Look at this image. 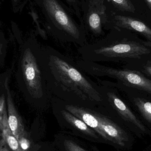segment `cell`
I'll return each mask as SVG.
<instances>
[{
    "instance_id": "obj_3",
    "label": "cell",
    "mask_w": 151,
    "mask_h": 151,
    "mask_svg": "<svg viewBox=\"0 0 151 151\" xmlns=\"http://www.w3.org/2000/svg\"><path fill=\"white\" fill-rule=\"evenodd\" d=\"M35 1L45 18L47 29L52 35L62 41L80 47L86 45L84 22L79 24L75 21L72 15L74 12L69 7L60 0Z\"/></svg>"
},
{
    "instance_id": "obj_18",
    "label": "cell",
    "mask_w": 151,
    "mask_h": 151,
    "mask_svg": "<svg viewBox=\"0 0 151 151\" xmlns=\"http://www.w3.org/2000/svg\"><path fill=\"white\" fill-rule=\"evenodd\" d=\"M7 145L4 140L1 138L0 143V151H10Z\"/></svg>"
},
{
    "instance_id": "obj_15",
    "label": "cell",
    "mask_w": 151,
    "mask_h": 151,
    "mask_svg": "<svg viewBox=\"0 0 151 151\" xmlns=\"http://www.w3.org/2000/svg\"><path fill=\"white\" fill-rule=\"evenodd\" d=\"M20 146L23 151H29L31 147L30 141L26 137V134L20 136L18 139Z\"/></svg>"
},
{
    "instance_id": "obj_8",
    "label": "cell",
    "mask_w": 151,
    "mask_h": 151,
    "mask_svg": "<svg viewBox=\"0 0 151 151\" xmlns=\"http://www.w3.org/2000/svg\"><path fill=\"white\" fill-rule=\"evenodd\" d=\"M108 101L119 114L124 119L134 123L138 128L143 131L145 130L144 126L142 124L137 117L129 109V107L117 96L116 94L113 92H109L107 93Z\"/></svg>"
},
{
    "instance_id": "obj_1",
    "label": "cell",
    "mask_w": 151,
    "mask_h": 151,
    "mask_svg": "<svg viewBox=\"0 0 151 151\" xmlns=\"http://www.w3.org/2000/svg\"><path fill=\"white\" fill-rule=\"evenodd\" d=\"M40 63L51 95L66 103L90 109L102 96L75 62L54 48L42 47Z\"/></svg>"
},
{
    "instance_id": "obj_2",
    "label": "cell",
    "mask_w": 151,
    "mask_h": 151,
    "mask_svg": "<svg viewBox=\"0 0 151 151\" xmlns=\"http://www.w3.org/2000/svg\"><path fill=\"white\" fill-rule=\"evenodd\" d=\"M42 47L34 35L22 45L18 63L16 80L28 104L35 108H47L53 96L49 91L40 63Z\"/></svg>"
},
{
    "instance_id": "obj_9",
    "label": "cell",
    "mask_w": 151,
    "mask_h": 151,
    "mask_svg": "<svg viewBox=\"0 0 151 151\" xmlns=\"http://www.w3.org/2000/svg\"><path fill=\"white\" fill-rule=\"evenodd\" d=\"M114 19L117 26L137 32L151 42V29L144 23L131 17L120 15L115 16Z\"/></svg>"
},
{
    "instance_id": "obj_11",
    "label": "cell",
    "mask_w": 151,
    "mask_h": 151,
    "mask_svg": "<svg viewBox=\"0 0 151 151\" xmlns=\"http://www.w3.org/2000/svg\"><path fill=\"white\" fill-rule=\"evenodd\" d=\"M1 138L12 151H23L21 150L17 139L12 134L10 129H3L1 132Z\"/></svg>"
},
{
    "instance_id": "obj_17",
    "label": "cell",
    "mask_w": 151,
    "mask_h": 151,
    "mask_svg": "<svg viewBox=\"0 0 151 151\" xmlns=\"http://www.w3.org/2000/svg\"><path fill=\"white\" fill-rule=\"evenodd\" d=\"M11 1L12 6L13 10L15 12L19 11L22 9L25 4L22 0H11Z\"/></svg>"
},
{
    "instance_id": "obj_10",
    "label": "cell",
    "mask_w": 151,
    "mask_h": 151,
    "mask_svg": "<svg viewBox=\"0 0 151 151\" xmlns=\"http://www.w3.org/2000/svg\"><path fill=\"white\" fill-rule=\"evenodd\" d=\"M84 12L83 20L85 29L87 28L95 35L102 33V20L100 15L97 10L84 2L81 3Z\"/></svg>"
},
{
    "instance_id": "obj_6",
    "label": "cell",
    "mask_w": 151,
    "mask_h": 151,
    "mask_svg": "<svg viewBox=\"0 0 151 151\" xmlns=\"http://www.w3.org/2000/svg\"><path fill=\"white\" fill-rule=\"evenodd\" d=\"M59 100L66 110L84 122L89 127L95 130L103 138L111 142V139L103 130L99 121L93 113L91 109L69 104L60 99Z\"/></svg>"
},
{
    "instance_id": "obj_5",
    "label": "cell",
    "mask_w": 151,
    "mask_h": 151,
    "mask_svg": "<svg viewBox=\"0 0 151 151\" xmlns=\"http://www.w3.org/2000/svg\"><path fill=\"white\" fill-rule=\"evenodd\" d=\"M98 55L107 58H128L140 59L142 56L148 55L151 50L144 46L134 42H124L93 50Z\"/></svg>"
},
{
    "instance_id": "obj_7",
    "label": "cell",
    "mask_w": 151,
    "mask_h": 151,
    "mask_svg": "<svg viewBox=\"0 0 151 151\" xmlns=\"http://www.w3.org/2000/svg\"><path fill=\"white\" fill-rule=\"evenodd\" d=\"M91 111L99 121L102 129L109 137L111 142L121 146H124V142L127 137L124 131L110 119L92 109Z\"/></svg>"
},
{
    "instance_id": "obj_14",
    "label": "cell",
    "mask_w": 151,
    "mask_h": 151,
    "mask_svg": "<svg viewBox=\"0 0 151 151\" xmlns=\"http://www.w3.org/2000/svg\"><path fill=\"white\" fill-rule=\"evenodd\" d=\"M67 4L69 5V8L74 12V14L79 18L81 23L83 22V19L82 17L80 11V5L79 0H65Z\"/></svg>"
},
{
    "instance_id": "obj_20",
    "label": "cell",
    "mask_w": 151,
    "mask_h": 151,
    "mask_svg": "<svg viewBox=\"0 0 151 151\" xmlns=\"http://www.w3.org/2000/svg\"><path fill=\"white\" fill-rule=\"evenodd\" d=\"M147 5L151 11V0H145Z\"/></svg>"
},
{
    "instance_id": "obj_12",
    "label": "cell",
    "mask_w": 151,
    "mask_h": 151,
    "mask_svg": "<svg viewBox=\"0 0 151 151\" xmlns=\"http://www.w3.org/2000/svg\"><path fill=\"white\" fill-rule=\"evenodd\" d=\"M134 102L142 116L151 124V102L140 98L135 99Z\"/></svg>"
},
{
    "instance_id": "obj_13",
    "label": "cell",
    "mask_w": 151,
    "mask_h": 151,
    "mask_svg": "<svg viewBox=\"0 0 151 151\" xmlns=\"http://www.w3.org/2000/svg\"><path fill=\"white\" fill-rule=\"evenodd\" d=\"M116 9L121 11L134 12L135 9L130 0H107Z\"/></svg>"
},
{
    "instance_id": "obj_4",
    "label": "cell",
    "mask_w": 151,
    "mask_h": 151,
    "mask_svg": "<svg viewBox=\"0 0 151 151\" xmlns=\"http://www.w3.org/2000/svg\"><path fill=\"white\" fill-rule=\"evenodd\" d=\"M75 63L78 68L82 72L96 76H107L114 78L129 87L136 88L151 94V80L139 72L114 69L82 59Z\"/></svg>"
},
{
    "instance_id": "obj_19",
    "label": "cell",
    "mask_w": 151,
    "mask_h": 151,
    "mask_svg": "<svg viewBox=\"0 0 151 151\" xmlns=\"http://www.w3.org/2000/svg\"><path fill=\"white\" fill-rule=\"evenodd\" d=\"M144 73H146L147 75L150 76H151V64H147L145 65L144 66Z\"/></svg>"
},
{
    "instance_id": "obj_16",
    "label": "cell",
    "mask_w": 151,
    "mask_h": 151,
    "mask_svg": "<svg viewBox=\"0 0 151 151\" xmlns=\"http://www.w3.org/2000/svg\"><path fill=\"white\" fill-rule=\"evenodd\" d=\"M64 145L67 151H86L71 140H65Z\"/></svg>"
}]
</instances>
